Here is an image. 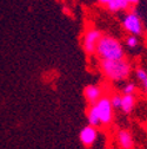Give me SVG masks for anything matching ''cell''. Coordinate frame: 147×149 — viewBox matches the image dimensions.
<instances>
[{
	"mask_svg": "<svg viewBox=\"0 0 147 149\" xmlns=\"http://www.w3.org/2000/svg\"><path fill=\"white\" fill-rule=\"evenodd\" d=\"M95 54L101 61H118L125 58V51L121 43L111 36L102 34L100 38Z\"/></svg>",
	"mask_w": 147,
	"mask_h": 149,
	"instance_id": "obj_1",
	"label": "cell"
},
{
	"mask_svg": "<svg viewBox=\"0 0 147 149\" xmlns=\"http://www.w3.org/2000/svg\"><path fill=\"white\" fill-rule=\"evenodd\" d=\"M100 69L109 81L121 82L130 77L132 66L130 62L124 58L118 61H101Z\"/></svg>",
	"mask_w": 147,
	"mask_h": 149,
	"instance_id": "obj_2",
	"label": "cell"
},
{
	"mask_svg": "<svg viewBox=\"0 0 147 149\" xmlns=\"http://www.w3.org/2000/svg\"><path fill=\"white\" fill-rule=\"evenodd\" d=\"M122 27L132 36H140L142 33V22L135 11L128 12L122 18Z\"/></svg>",
	"mask_w": 147,
	"mask_h": 149,
	"instance_id": "obj_3",
	"label": "cell"
},
{
	"mask_svg": "<svg viewBox=\"0 0 147 149\" xmlns=\"http://www.w3.org/2000/svg\"><path fill=\"white\" fill-rule=\"evenodd\" d=\"M95 107L98 110V115H99L101 125H108L113 120V107L111 103V98L102 96L95 103Z\"/></svg>",
	"mask_w": 147,
	"mask_h": 149,
	"instance_id": "obj_4",
	"label": "cell"
},
{
	"mask_svg": "<svg viewBox=\"0 0 147 149\" xmlns=\"http://www.w3.org/2000/svg\"><path fill=\"white\" fill-rule=\"evenodd\" d=\"M102 33L97 29H88L82 38V47L87 54H94Z\"/></svg>",
	"mask_w": 147,
	"mask_h": 149,
	"instance_id": "obj_5",
	"label": "cell"
},
{
	"mask_svg": "<svg viewBox=\"0 0 147 149\" xmlns=\"http://www.w3.org/2000/svg\"><path fill=\"white\" fill-rule=\"evenodd\" d=\"M98 137V130L95 127H92V125H86L80 130V134H79V140L82 143L84 147L86 148H91L97 141Z\"/></svg>",
	"mask_w": 147,
	"mask_h": 149,
	"instance_id": "obj_6",
	"label": "cell"
},
{
	"mask_svg": "<svg viewBox=\"0 0 147 149\" xmlns=\"http://www.w3.org/2000/svg\"><path fill=\"white\" fill-rule=\"evenodd\" d=\"M84 96L89 105H93L102 97L101 88L95 84H88L84 89Z\"/></svg>",
	"mask_w": 147,
	"mask_h": 149,
	"instance_id": "obj_7",
	"label": "cell"
},
{
	"mask_svg": "<svg viewBox=\"0 0 147 149\" xmlns=\"http://www.w3.org/2000/svg\"><path fill=\"white\" fill-rule=\"evenodd\" d=\"M118 143L121 149H132L133 148V136L126 129H121L118 132Z\"/></svg>",
	"mask_w": 147,
	"mask_h": 149,
	"instance_id": "obj_8",
	"label": "cell"
},
{
	"mask_svg": "<svg viewBox=\"0 0 147 149\" xmlns=\"http://www.w3.org/2000/svg\"><path fill=\"white\" fill-rule=\"evenodd\" d=\"M135 105V97L134 95H122L121 101V111L124 114H131Z\"/></svg>",
	"mask_w": 147,
	"mask_h": 149,
	"instance_id": "obj_9",
	"label": "cell"
},
{
	"mask_svg": "<svg viewBox=\"0 0 147 149\" xmlns=\"http://www.w3.org/2000/svg\"><path fill=\"white\" fill-rule=\"evenodd\" d=\"M87 121H88V124L92 125V127H95V128H97V127L101 125L95 104L89 105V109H88V111H87Z\"/></svg>",
	"mask_w": 147,
	"mask_h": 149,
	"instance_id": "obj_10",
	"label": "cell"
},
{
	"mask_svg": "<svg viewBox=\"0 0 147 149\" xmlns=\"http://www.w3.org/2000/svg\"><path fill=\"white\" fill-rule=\"evenodd\" d=\"M130 6H132V5L130 4L128 0H112V1L108 4L107 7L111 12H119V11L128 10Z\"/></svg>",
	"mask_w": 147,
	"mask_h": 149,
	"instance_id": "obj_11",
	"label": "cell"
},
{
	"mask_svg": "<svg viewBox=\"0 0 147 149\" xmlns=\"http://www.w3.org/2000/svg\"><path fill=\"white\" fill-rule=\"evenodd\" d=\"M126 46L127 47H130V49H135L138 45H139V39H138V37L137 36H128L127 38H126Z\"/></svg>",
	"mask_w": 147,
	"mask_h": 149,
	"instance_id": "obj_12",
	"label": "cell"
},
{
	"mask_svg": "<svg viewBox=\"0 0 147 149\" xmlns=\"http://www.w3.org/2000/svg\"><path fill=\"white\" fill-rule=\"evenodd\" d=\"M121 101H122V96H120L118 94H114L111 97V103H112L113 109H120L121 108Z\"/></svg>",
	"mask_w": 147,
	"mask_h": 149,
	"instance_id": "obj_13",
	"label": "cell"
},
{
	"mask_svg": "<svg viewBox=\"0 0 147 149\" xmlns=\"http://www.w3.org/2000/svg\"><path fill=\"white\" fill-rule=\"evenodd\" d=\"M135 76H137L138 81H140L141 83H144L145 81H147V71L145 69L139 68V69L135 70Z\"/></svg>",
	"mask_w": 147,
	"mask_h": 149,
	"instance_id": "obj_14",
	"label": "cell"
},
{
	"mask_svg": "<svg viewBox=\"0 0 147 149\" xmlns=\"http://www.w3.org/2000/svg\"><path fill=\"white\" fill-rule=\"evenodd\" d=\"M135 90H137L135 84H133V83H128V84H126V85L124 86L122 92H124V95H134Z\"/></svg>",
	"mask_w": 147,
	"mask_h": 149,
	"instance_id": "obj_15",
	"label": "cell"
},
{
	"mask_svg": "<svg viewBox=\"0 0 147 149\" xmlns=\"http://www.w3.org/2000/svg\"><path fill=\"white\" fill-rule=\"evenodd\" d=\"M98 1L101 4V5H105V6H108V4L112 1V0H98Z\"/></svg>",
	"mask_w": 147,
	"mask_h": 149,
	"instance_id": "obj_16",
	"label": "cell"
},
{
	"mask_svg": "<svg viewBox=\"0 0 147 149\" xmlns=\"http://www.w3.org/2000/svg\"><path fill=\"white\" fill-rule=\"evenodd\" d=\"M128 1H130V4H131V5H137L139 0H128Z\"/></svg>",
	"mask_w": 147,
	"mask_h": 149,
	"instance_id": "obj_17",
	"label": "cell"
},
{
	"mask_svg": "<svg viewBox=\"0 0 147 149\" xmlns=\"http://www.w3.org/2000/svg\"><path fill=\"white\" fill-rule=\"evenodd\" d=\"M142 86H144V89H145V91L147 92V81H145V82L142 83Z\"/></svg>",
	"mask_w": 147,
	"mask_h": 149,
	"instance_id": "obj_18",
	"label": "cell"
}]
</instances>
